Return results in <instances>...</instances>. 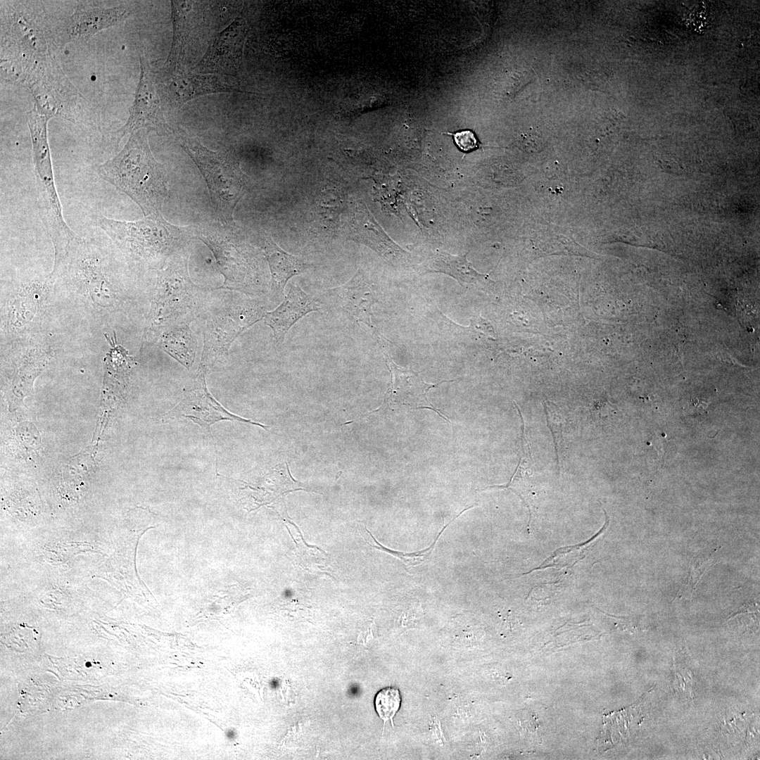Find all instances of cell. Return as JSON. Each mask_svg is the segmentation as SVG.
<instances>
[{
  "label": "cell",
  "instance_id": "obj_1",
  "mask_svg": "<svg viewBox=\"0 0 760 760\" xmlns=\"http://www.w3.org/2000/svg\"><path fill=\"white\" fill-rule=\"evenodd\" d=\"M148 132H133L122 149L101 164L98 175L128 196L145 216L161 215L169 196L164 167L154 158Z\"/></svg>",
  "mask_w": 760,
  "mask_h": 760
},
{
  "label": "cell",
  "instance_id": "obj_2",
  "mask_svg": "<svg viewBox=\"0 0 760 760\" xmlns=\"http://www.w3.org/2000/svg\"><path fill=\"white\" fill-rule=\"evenodd\" d=\"M95 224L130 260L158 270L172 256L186 251V246L196 237V229L172 224L162 214L136 221L99 214L95 216Z\"/></svg>",
  "mask_w": 760,
  "mask_h": 760
},
{
  "label": "cell",
  "instance_id": "obj_3",
  "mask_svg": "<svg viewBox=\"0 0 760 760\" xmlns=\"http://www.w3.org/2000/svg\"><path fill=\"white\" fill-rule=\"evenodd\" d=\"M186 251L175 255L158 270L155 293L147 319V331L155 335L175 324H190L201 315L210 290L196 284L188 270Z\"/></svg>",
  "mask_w": 760,
  "mask_h": 760
},
{
  "label": "cell",
  "instance_id": "obj_4",
  "mask_svg": "<svg viewBox=\"0 0 760 760\" xmlns=\"http://www.w3.org/2000/svg\"><path fill=\"white\" fill-rule=\"evenodd\" d=\"M260 298L225 290L213 303L208 300L202 313L205 323L199 368L207 371L209 367L226 359L234 340L264 319L267 310Z\"/></svg>",
  "mask_w": 760,
  "mask_h": 760
},
{
  "label": "cell",
  "instance_id": "obj_5",
  "mask_svg": "<svg viewBox=\"0 0 760 760\" xmlns=\"http://www.w3.org/2000/svg\"><path fill=\"white\" fill-rule=\"evenodd\" d=\"M32 144L37 203L41 220L51 239L55 256L80 238L66 223L56 186L47 137L49 116L36 106L26 113Z\"/></svg>",
  "mask_w": 760,
  "mask_h": 760
},
{
  "label": "cell",
  "instance_id": "obj_6",
  "mask_svg": "<svg viewBox=\"0 0 760 760\" xmlns=\"http://www.w3.org/2000/svg\"><path fill=\"white\" fill-rule=\"evenodd\" d=\"M173 134L204 177L217 220L224 226L234 227L233 213L246 192V183L238 160L229 150H210L182 129Z\"/></svg>",
  "mask_w": 760,
  "mask_h": 760
},
{
  "label": "cell",
  "instance_id": "obj_7",
  "mask_svg": "<svg viewBox=\"0 0 760 760\" xmlns=\"http://www.w3.org/2000/svg\"><path fill=\"white\" fill-rule=\"evenodd\" d=\"M224 227V229H196V238L211 250L224 278L222 285L215 289L262 297L270 292V286L260 278L251 249L234 234V227Z\"/></svg>",
  "mask_w": 760,
  "mask_h": 760
},
{
  "label": "cell",
  "instance_id": "obj_8",
  "mask_svg": "<svg viewBox=\"0 0 760 760\" xmlns=\"http://www.w3.org/2000/svg\"><path fill=\"white\" fill-rule=\"evenodd\" d=\"M384 355L391 374V381L385 394L383 403L374 412L386 409L392 410L430 409L450 422L448 417L435 407L427 397L429 391L432 388L447 381L437 384L426 383L418 372L397 365L386 351H384Z\"/></svg>",
  "mask_w": 760,
  "mask_h": 760
},
{
  "label": "cell",
  "instance_id": "obj_9",
  "mask_svg": "<svg viewBox=\"0 0 760 760\" xmlns=\"http://www.w3.org/2000/svg\"><path fill=\"white\" fill-rule=\"evenodd\" d=\"M141 72L138 87L129 116L119 130L121 135L137 130L154 132L160 136L173 134L167 125L161 106V99L156 87L155 79L144 57H141Z\"/></svg>",
  "mask_w": 760,
  "mask_h": 760
},
{
  "label": "cell",
  "instance_id": "obj_10",
  "mask_svg": "<svg viewBox=\"0 0 760 760\" xmlns=\"http://www.w3.org/2000/svg\"><path fill=\"white\" fill-rule=\"evenodd\" d=\"M205 369L198 368L195 378L185 388L182 400L167 414V417L189 418L207 429L217 422L234 419L258 425L263 429L269 427L239 417L225 410L208 391L205 384Z\"/></svg>",
  "mask_w": 760,
  "mask_h": 760
},
{
  "label": "cell",
  "instance_id": "obj_11",
  "mask_svg": "<svg viewBox=\"0 0 760 760\" xmlns=\"http://www.w3.org/2000/svg\"><path fill=\"white\" fill-rule=\"evenodd\" d=\"M376 291L365 274L358 270L345 284L324 292L329 307L356 322L365 324L379 340L381 337L371 319L377 302Z\"/></svg>",
  "mask_w": 760,
  "mask_h": 760
},
{
  "label": "cell",
  "instance_id": "obj_12",
  "mask_svg": "<svg viewBox=\"0 0 760 760\" xmlns=\"http://www.w3.org/2000/svg\"><path fill=\"white\" fill-rule=\"evenodd\" d=\"M246 32V22L239 15L213 38L191 70L203 74H234L241 59Z\"/></svg>",
  "mask_w": 760,
  "mask_h": 760
},
{
  "label": "cell",
  "instance_id": "obj_13",
  "mask_svg": "<svg viewBox=\"0 0 760 760\" xmlns=\"http://www.w3.org/2000/svg\"><path fill=\"white\" fill-rule=\"evenodd\" d=\"M349 239L370 248L391 264L403 262L407 254L387 235L362 202L355 205Z\"/></svg>",
  "mask_w": 760,
  "mask_h": 760
},
{
  "label": "cell",
  "instance_id": "obj_14",
  "mask_svg": "<svg viewBox=\"0 0 760 760\" xmlns=\"http://www.w3.org/2000/svg\"><path fill=\"white\" fill-rule=\"evenodd\" d=\"M320 309L317 299L299 286L291 284L283 301L274 310L267 312L264 322L272 329L276 346H281L294 324L307 314Z\"/></svg>",
  "mask_w": 760,
  "mask_h": 760
},
{
  "label": "cell",
  "instance_id": "obj_15",
  "mask_svg": "<svg viewBox=\"0 0 760 760\" xmlns=\"http://www.w3.org/2000/svg\"><path fill=\"white\" fill-rule=\"evenodd\" d=\"M223 92H241V90L223 82L213 74L184 70L172 74L165 89L167 102L177 108L195 98Z\"/></svg>",
  "mask_w": 760,
  "mask_h": 760
},
{
  "label": "cell",
  "instance_id": "obj_16",
  "mask_svg": "<svg viewBox=\"0 0 760 760\" xmlns=\"http://www.w3.org/2000/svg\"><path fill=\"white\" fill-rule=\"evenodd\" d=\"M260 245L270 270V292L272 298L283 294L287 281L299 275L312 265L303 257L287 253L280 248L266 232L260 235Z\"/></svg>",
  "mask_w": 760,
  "mask_h": 760
},
{
  "label": "cell",
  "instance_id": "obj_17",
  "mask_svg": "<svg viewBox=\"0 0 760 760\" xmlns=\"http://www.w3.org/2000/svg\"><path fill=\"white\" fill-rule=\"evenodd\" d=\"M132 13V8L127 6L113 8L80 6L70 18L69 35L74 39L87 40L97 32L126 19Z\"/></svg>",
  "mask_w": 760,
  "mask_h": 760
},
{
  "label": "cell",
  "instance_id": "obj_18",
  "mask_svg": "<svg viewBox=\"0 0 760 760\" xmlns=\"http://www.w3.org/2000/svg\"><path fill=\"white\" fill-rule=\"evenodd\" d=\"M466 255H454L437 251L425 258L424 266L428 272H441L452 277L463 286L477 288L486 282V277L472 267Z\"/></svg>",
  "mask_w": 760,
  "mask_h": 760
},
{
  "label": "cell",
  "instance_id": "obj_19",
  "mask_svg": "<svg viewBox=\"0 0 760 760\" xmlns=\"http://www.w3.org/2000/svg\"><path fill=\"white\" fill-rule=\"evenodd\" d=\"M156 336H158L161 349L186 369H190L198 348V342L190 324H179L163 328Z\"/></svg>",
  "mask_w": 760,
  "mask_h": 760
},
{
  "label": "cell",
  "instance_id": "obj_20",
  "mask_svg": "<svg viewBox=\"0 0 760 760\" xmlns=\"http://www.w3.org/2000/svg\"><path fill=\"white\" fill-rule=\"evenodd\" d=\"M171 6L173 37L171 49L165 63V67L170 75L184 70L182 64L189 34V15L192 8L191 3L185 1H172Z\"/></svg>",
  "mask_w": 760,
  "mask_h": 760
},
{
  "label": "cell",
  "instance_id": "obj_21",
  "mask_svg": "<svg viewBox=\"0 0 760 760\" xmlns=\"http://www.w3.org/2000/svg\"><path fill=\"white\" fill-rule=\"evenodd\" d=\"M606 521L602 528L590 540L585 541L583 543H581L577 545L569 546L557 549L553 554L545 559L539 566L536 569L526 572L524 574H528L534 570H539L542 569H546L549 567H571L575 564L581 558L583 557L584 552L587 550V547L593 543V542L600 536L607 528L609 524V517L606 511L602 508Z\"/></svg>",
  "mask_w": 760,
  "mask_h": 760
},
{
  "label": "cell",
  "instance_id": "obj_22",
  "mask_svg": "<svg viewBox=\"0 0 760 760\" xmlns=\"http://www.w3.org/2000/svg\"><path fill=\"white\" fill-rule=\"evenodd\" d=\"M374 703L376 712L384 723L390 720L393 726V718L399 710L401 703L398 689L391 686L381 689L376 694Z\"/></svg>",
  "mask_w": 760,
  "mask_h": 760
},
{
  "label": "cell",
  "instance_id": "obj_23",
  "mask_svg": "<svg viewBox=\"0 0 760 760\" xmlns=\"http://www.w3.org/2000/svg\"><path fill=\"white\" fill-rule=\"evenodd\" d=\"M715 563L714 553L700 555L690 563L688 580L685 591L690 595L695 590L703 574Z\"/></svg>",
  "mask_w": 760,
  "mask_h": 760
},
{
  "label": "cell",
  "instance_id": "obj_24",
  "mask_svg": "<svg viewBox=\"0 0 760 760\" xmlns=\"http://www.w3.org/2000/svg\"><path fill=\"white\" fill-rule=\"evenodd\" d=\"M451 521H450L448 524H446L445 526H443V528L441 530L440 533H438V535L436 538L434 542H433V543L429 547H427V548H426L424 550H420V551L414 552L404 553V552H397V551H395V550H389V549L382 546L381 545H380L375 540V538L372 536V534H371V536H372L374 543H376V545H374V547H376L378 549H380L381 550L387 552H388L390 554H392L394 556L400 558L407 565L415 566L417 564H419L423 562L424 561H425V560H426L428 559L429 555L433 552V550L434 549V547H435V545H436L438 539L439 538L441 534L443 533V531L445 529V528L448 526V525Z\"/></svg>",
  "mask_w": 760,
  "mask_h": 760
},
{
  "label": "cell",
  "instance_id": "obj_25",
  "mask_svg": "<svg viewBox=\"0 0 760 760\" xmlns=\"http://www.w3.org/2000/svg\"><path fill=\"white\" fill-rule=\"evenodd\" d=\"M457 147L464 152H469L478 148V139L475 134L469 129L462 130L452 134Z\"/></svg>",
  "mask_w": 760,
  "mask_h": 760
},
{
  "label": "cell",
  "instance_id": "obj_26",
  "mask_svg": "<svg viewBox=\"0 0 760 760\" xmlns=\"http://www.w3.org/2000/svg\"><path fill=\"white\" fill-rule=\"evenodd\" d=\"M707 407V404L706 403L702 401L692 402L688 406V410H685V412H688L689 414H701L706 411Z\"/></svg>",
  "mask_w": 760,
  "mask_h": 760
}]
</instances>
